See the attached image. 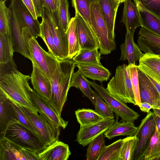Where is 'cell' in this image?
<instances>
[{"mask_svg":"<svg viewBox=\"0 0 160 160\" xmlns=\"http://www.w3.org/2000/svg\"><path fill=\"white\" fill-rule=\"evenodd\" d=\"M29 75L17 69L0 78V92L20 106L35 113L38 112L32 100L33 91L29 85Z\"/></svg>","mask_w":160,"mask_h":160,"instance_id":"6da1fadb","label":"cell"},{"mask_svg":"<svg viewBox=\"0 0 160 160\" xmlns=\"http://www.w3.org/2000/svg\"><path fill=\"white\" fill-rule=\"evenodd\" d=\"M76 66L72 60H60L50 80L52 95L49 102L57 113L61 117L63 107L67 101L71 78Z\"/></svg>","mask_w":160,"mask_h":160,"instance_id":"7a4b0ae2","label":"cell"},{"mask_svg":"<svg viewBox=\"0 0 160 160\" xmlns=\"http://www.w3.org/2000/svg\"><path fill=\"white\" fill-rule=\"evenodd\" d=\"M22 32L29 51V59L35 63L51 79L60 60L40 46L28 27L23 28Z\"/></svg>","mask_w":160,"mask_h":160,"instance_id":"3957f363","label":"cell"},{"mask_svg":"<svg viewBox=\"0 0 160 160\" xmlns=\"http://www.w3.org/2000/svg\"><path fill=\"white\" fill-rule=\"evenodd\" d=\"M3 138L35 153L47 146L38 135L18 121L8 125Z\"/></svg>","mask_w":160,"mask_h":160,"instance_id":"277c9868","label":"cell"},{"mask_svg":"<svg viewBox=\"0 0 160 160\" xmlns=\"http://www.w3.org/2000/svg\"><path fill=\"white\" fill-rule=\"evenodd\" d=\"M106 89L118 99L135 105L128 65L123 64L117 68L115 75L108 83Z\"/></svg>","mask_w":160,"mask_h":160,"instance_id":"5b68a950","label":"cell"},{"mask_svg":"<svg viewBox=\"0 0 160 160\" xmlns=\"http://www.w3.org/2000/svg\"><path fill=\"white\" fill-rule=\"evenodd\" d=\"M91 31L98 44L101 54L110 53L116 48L114 41L110 39L104 18L98 2L91 4Z\"/></svg>","mask_w":160,"mask_h":160,"instance_id":"8992f818","label":"cell"},{"mask_svg":"<svg viewBox=\"0 0 160 160\" xmlns=\"http://www.w3.org/2000/svg\"><path fill=\"white\" fill-rule=\"evenodd\" d=\"M46 20L53 38L58 55V59L68 58V44L66 33L60 25L57 11L52 12L44 7L42 16Z\"/></svg>","mask_w":160,"mask_h":160,"instance_id":"52a82bcc","label":"cell"},{"mask_svg":"<svg viewBox=\"0 0 160 160\" xmlns=\"http://www.w3.org/2000/svg\"><path fill=\"white\" fill-rule=\"evenodd\" d=\"M88 82L90 86L111 107L116 115L121 118L122 121L134 122L138 119L140 116L139 114L128 107L125 103L114 98L102 86L95 82Z\"/></svg>","mask_w":160,"mask_h":160,"instance_id":"ba28073f","label":"cell"},{"mask_svg":"<svg viewBox=\"0 0 160 160\" xmlns=\"http://www.w3.org/2000/svg\"><path fill=\"white\" fill-rule=\"evenodd\" d=\"M156 130L155 114L150 111L142 119L135 134L138 140L133 160H141Z\"/></svg>","mask_w":160,"mask_h":160,"instance_id":"9c48e42d","label":"cell"},{"mask_svg":"<svg viewBox=\"0 0 160 160\" xmlns=\"http://www.w3.org/2000/svg\"><path fill=\"white\" fill-rule=\"evenodd\" d=\"M31 97L40 116L46 120L53 128L60 131V128L64 129L66 127L68 121L58 115L49 100L41 96L34 90L31 92Z\"/></svg>","mask_w":160,"mask_h":160,"instance_id":"30bf717a","label":"cell"},{"mask_svg":"<svg viewBox=\"0 0 160 160\" xmlns=\"http://www.w3.org/2000/svg\"><path fill=\"white\" fill-rule=\"evenodd\" d=\"M21 107L36 128L38 135L47 146L59 140L60 131L55 130L38 113H35L24 107Z\"/></svg>","mask_w":160,"mask_h":160,"instance_id":"8fae6325","label":"cell"},{"mask_svg":"<svg viewBox=\"0 0 160 160\" xmlns=\"http://www.w3.org/2000/svg\"><path fill=\"white\" fill-rule=\"evenodd\" d=\"M8 7L12 12L11 33L14 52L19 53L29 59V51L24 40L22 32L23 28L26 26L17 13L12 1Z\"/></svg>","mask_w":160,"mask_h":160,"instance_id":"7c38bea8","label":"cell"},{"mask_svg":"<svg viewBox=\"0 0 160 160\" xmlns=\"http://www.w3.org/2000/svg\"><path fill=\"white\" fill-rule=\"evenodd\" d=\"M0 160H38L36 153L3 138L0 140Z\"/></svg>","mask_w":160,"mask_h":160,"instance_id":"4fadbf2b","label":"cell"},{"mask_svg":"<svg viewBox=\"0 0 160 160\" xmlns=\"http://www.w3.org/2000/svg\"><path fill=\"white\" fill-rule=\"evenodd\" d=\"M115 122L114 119H105L97 123L80 127L75 141L83 147L87 146L97 137L104 133Z\"/></svg>","mask_w":160,"mask_h":160,"instance_id":"5bb4252c","label":"cell"},{"mask_svg":"<svg viewBox=\"0 0 160 160\" xmlns=\"http://www.w3.org/2000/svg\"><path fill=\"white\" fill-rule=\"evenodd\" d=\"M141 102H146L153 108H160V96L146 75L138 68Z\"/></svg>","mask_w":160,"mask_h":160,"instance_id":"9a60e30c","label":"cell"},{"mask_svg":"<svg viewBox=\"0 0 160 160\" xmlns=\"http://www.w3.org/2000/svg\"><path fill=\"white\" fill-rule=\"evenodd\" d=\"M30 80L34 90L44 98L50 100L52 95V85L50 79L34 62Z\"/></svg>","mask_w":160,"mask_h":160,"instance_id":"2e32d148","label":"cell"},{"mask_svg":"<svg viewBox=\"0 0 160 160\" xmlns=\"http://www.w3.org/2000/svg\"><path fill=\"white\" fill-rule=\"evenodd\" d=\"M36 154L38 160H67L71 152L67 144L58 140Z\"/></svg>","mask_w":160,"mask_h":160,"instance_id":"e0dca14e","label":"cell"},{"mask_svg":"<svg viewBox=\"0 0 160 160\" xmlns=\"http://www.w3.org/2000/svg\"><path fill=\"white\" fill-rule=\"evenodd\" d=\"M18 121L12 101L0 92V140L3 139L8 125Z\"/></svg>","mask_w":160,"mask_h":160,"instance_id":"ac0fdd59","label":"cell"},{"mask_svg":"<svg viewBox=\"0 0 160 160\" xmlns=\"http://www.w3.org/2000/svg\"><path fill=\"white\" fill-rule=\"evenodd\" d=\"M75 17L81 49H99L98 44L92 32L84 19L78 12H75Z\"/></svg>","mask_w":160,"mask_h":160,"instance_id":"d6986e66","label":"cell"},{"mask_svg":"<svg viewBox=\"0 0 160 160\" xmlns=\"http://www.w3.org/2000/svg\"><path fill=\"white\" fill-rule=\"evenodd\" d=\"M138 68L146 75L160 84V57L158 54L145 53L139 60Z\"/></svg>","mask_w":160,"mask_h":160,"instance_id":"ffe728a7","label":"cell"},{"mask_svg":"<svg viewBox=\"0 0 160 160\" xmlns=\"http://www.w3.org/2000/svg\"><path fill=\"white\" fill-rule=\"evenodd\" d=\"M134 32L127 31L124 42L120 46L121 55L119 60H127L128 64H136L144 54L134 42Z\"/></svg>","mask_w":160,"mask_h":160,"instance_id":"44dd1931","label":"cell"},{"mask_svg":"<svg viewBox=\"0 0 160 160\" xmlns=\"http://www.w3.org/2000/svg\"><path fill=\"white\" fill-rule=\"evenodd\" d=\"M107 24L109 37L115 41L114 32L117 12L120 3L116 0H98Z\"/></svg>","mask_w":160,"mask_h":160,"instance_id":"7402d4cb","label":"cell"},{"mask_svg":"<svg viewBox=\"0 0 160 160\" xmlns=\"http://www.w3.org/2000/svg\"><path fill=\"white\" fill-rule=\"evenodd\" d=\"M17 13L24 24L28 27L32 35L35 37L41 36L40 23L34 19L22 0H11Z\"/></svg>","mask_w":160,"mask_h":160,"instance_id":"603a6c76","label":"cell"},{"mask_svg":"<svg viewBox=\"0 0 160 160\" xmlns=\"http://www.w3.org/2000/svg\"><path fill=\"white\" fill-rule=\"evenodd\" d=\"M124 2L121 21L125 24L127 31L135 32L137 28L142 26L138 8L131 0H126Z\"/></svg>","mask_w":160,"mask_h":160,"instance_id":"cb8c5ba5","label":"cell"},{"mask_svg":"<svg viewBox=\"0 0 160 160\" xmlns=\"http://www.w3.org/2000/svg\"><path fill=\"white\" fill-rule=\"evenodd\" d=\"M82 74L86 78L101 82L109 78L111 73L101 64L89 63H75Z\"/></svg>","mask_w":160,"mask_h":160,"instance_id":"d4e9b609","label":"cell"},{"mask_svg":"<svg viewBox=\"0 0 160 160\" xmlns=\"http://www.w3.org/2000/svg\"><path fill=\"white\" fill-rule=\"evenodd\" d=\"M133 0L140 15L141 27L160 37V18L146 9L140 2Z\"/></svg>","mask_w":160,"mask_h":160,"instance_id":"484cf974","label":"cell"},{"mask_svg":"<svg viewBox=\"0 0 160 160\" xmlns=\"http://www.w3.org/2000/svg\"><path fill=\"white\" fill-rule=\"evenodd\" d=\"M138 127L131 121L115 122L104 133V137L110 140L120 136H133L135 134Z\"/></svg>","mask_w":160,"mask_h":160,"instance_id":"4316f807","label":"cell"},{"mask_svg":"<svg viewBox=\"0 0 160 160\" xmlns=\"http://www.w3.org/2000/svg\"><path fill=\"white\" fill-rule=\"evenodd\" d=\"M68 44V58L72 60L81 49L78 38L75 17L71 18L66 32Z\"/></svg>","mask_w":160,"mask_h":160,"instance_id":"83f0119b","label":"cell"},{"mask_svg":"<svg viewBox=\"0 0 160 160\" xmlns=\"http://www.w3.org/2000/svg\"><path fill=\"white\" fill-rule=\"evenodd\" d=\"M88 81L78 69L76 72H74L72 75L70 87L79 88L82 92L83 96L87 97L94 106L95 102L92 96V90Z\"/></svg>","mask_w":160,"mask_h":160,"instance_id":"f1b7e54d","label":"cell"},{"mask_svg":"<svg viewBox=\"0 0 160 160\" xmlns=\"http://www.w3.org/2000/svg\"><path fill=\"white\" fill-rule=\"evenodd\" d=\"M75 113L80 127L91 125L105 119L95 110L91 109H78L75 111Z\"/></svg>","mask_w":160,"mask_h":160,"instance_id":"f546056e","label":"cell"},{"mask_svg":"<svg viewBox=\"0 0 160 160\" xmlns=\"http://www.w3.org/2000/svg\"><path fill=\"white\" fill-rule=\"evenodd\" d=\"M14 51L11 34H0V63H5L13 59Z\"/></svg>","mask_w":160,"mask_h":160,"instance_id":"4dcf8cb0","label":"cell"},{"mask_svg":"<svg viewBox=\"0 0 160 160\" xmlns=\"http://www.w3.org/2000/svg\"><path fill=\"white\" fill-rule=\"evenodd\" d=\"M123 139L118 160H133L138 138L135 135L128 136Z\"/></svg>","mask_w":160,"mask_h":160,"instance_id":"1f68e13d","label":"cell"},{"mask_svg":"<svg viewBox=\"0 0 160 160\" xmlns=\"http://www.w3.org/2000/svg\"><path fill=\"white\" fill-rule=\"evenodd\" d=\"M98 48L93 49H81L72 59L75 63H89L101 64V55Z\"/></svg>","mask_w":160,"mask_h":160,"instance_id":"d6a6232c","label":"cell"},{"mask_svg":"<svg viewBox=\"0 0 160 160\" xmlns=\"http://www.w3.org/2000/svg\"><path fill=\"white\" fill-rule=\"evenodd\" d=\"M159 159H160V135L156 129L141 160Z\"/></svg>","mask_w":160,"mask_h":160,"instance_id":"836d02e7","label":"cell"},{"mask_svg":"<svg viewBox=\"0 0 160 160\" xmlns=\"http://www.w3.org/2000/svg\"><path fill=\"white\" fill-rule=\"evenodd\" d=\"M40 28L41 38L47 45L48 52L58 59V52L55 45L49 26L46 20L43 17H42Z\"/></svg>","mask_w":160,"mask_h":160,"instance_id":"e575fe53","label":"cell"},{"mask_svg":"<svg viewBox=\"0 0 160 160\" xmlns=\"http://www.w3.org/2000/svg\"><path fill=\"white\" fill-rule=\"evenodd\" d=\"M123 140V139H120L109 145L105 146L97 160H118Z\"/></svg>","mask_w":160,"mask_h":160,"instance_id":"d590c367","label":"cell"},{"mask_svg":"<svg viewBox=\"0 0 160 160\" xmlns=\"http://www.w3.org/2000/svg\"><path fill=\"white\" fill-rule=\"evenodd\" d=\"M95 110L105 119H114L115 116L111 107L96 91L92 90Z\"/></svg>","mask_w":160,"mask_h":160,"instance_id":"8d00e7d4","label":"cell"},{"mask_svg":"<svg viewBox=\"0 0 160 160\" xmlns=\"http://www.w3.org/2000/svg\"><path fill=\"white\" fill-rule=\"evenodd\" d=\"M104 133L100 134L89 144L87 149V160H97L103 148L106 146Z\"/></svg>","mask_w":160,"mask_h":160,"instance_id":"74e56055","label":"cell"},{"mask_svg":"<svg viewBox=\"0 0 160 160\" xmlns=\"http://www.w3.org/2000/svg\"><path fill=\"white\" fill-rule=\"evenodd\" d=\"M12 12L8 8L5 1L0 2V34H11V16Z\"/></svg>","mask_w":160,"mask_h":160,"instance_id":"f35d334b","label":"cell"},{"mask_svg":"<svg viewBox=\"0 0 160 160\" xmlns=\"http://www.w3.org/2000/svg\"><path fill=\"white\" fill-rule=\"evenodd\" d=\"M72 2L75 12L80 14L91 30V3L88 0H72Z\"/></svg>","mask_w":160,"mask_h":160,"instance_id":"ab89813d","label":"cell"},{"mask_svg":"<svg viewBox=\"0 0 160 160\" xmlns=\"http://www.w3.org/2000/svg\"><path fill=\"white\" fill-rule=\"evenodd\" d=\"M57 13L59 24L66 33L70 19L68 0H59Z\"/></svg>","mask_w":160,"mask_h":160,"instance_id":"60d3db41","label":"cell"},{"mask_svg":"<svg viewBox=\"0 0 160 160\" xmlns=\"http://www.w3.org/2000/svg\"><path fill=\"white\" fill-rule=\"evenodd\" d=\"M130 77L133 92L135 105L138 106L141 102L139 92V88L137 66L136 64L128 65Z\"/></svg>","mask_w":160,"mask_h":160,"instance_id":"b9f144b4","label":"cell"},{"mask_svg":"<svg viewBox=\"0 0 160 160\" xmlns=\"http://www.w3.org/2000/svg\"><path fill=\"white\" fill-rule=\"evenodd\" d=\"M12 102V104L15 110L18 121L24 126L32 130L38 135L36 128L23 111L21 106L13 101Z\"/></svg>","mask_w":160,"mask_h":160,"instance_id":"7bdbcfd3","label":"cell"},{"mask_svg":"<svg viewBox=\"0 0 160 160\" xmlns=\"http://www.w3.org/2000/svg\"><path fill=\"white\" fill-rule=\"evenodd\" d=\"M138 44L140 49L145 53L149 52L158 54L160 57V48L143 37L141 36L139 37Z\"/></svg>","mask_w":160,"mask_h":160,"instance_id":"ee69618b","label":"cell"},{"mask_svg":"<svg viewBox=\"0 0 160 160\" xmlns=\"http://www.w3.org/2000/svg\"><path fill=\"white\" fill-rule=\"evenodd\" d=\"M149 12L160 18V0H136Z\"/></svg>","mask_w":160,"mask_h":160,"instance_id":"f6af8a7d","label":"cell"},{"mask_svg":"<svg viewBox=\"0 0 160 160\" xmlns=\"http://www.w3.org/2000/svg\"><path fill=\"white\" fill-rule=\"evenodd\" d=\"M138 35L160 48V37L142 27Z\"/></svg>","mask_w":160,"mask_h":160,"instance_id":"bcb514c9","label":"cell"},{"mask_svg":"<svg viewBox=\"0 0 160 160\" xmlns=\"http://www.w3.org/2000/svg\"><path fill=\"white\" fill-rule=\"evenodd\" d=\"M17 70L13 59L5 63H0V78Z\"/></svg>","mask_w":160,"mask_h":160,"instance_id":"7dc6e473","label":"cell"},{"mask_svg":"<svg viewBox=\"0 0 160 160\" xmlns=\"http://www.w3.org/2000/svg\"><path fill=\"white\" fill-rule=\"evenodd\" d=\"M59 0H43L44 7L52 12L57 11Z\"/></svg>","mask_w":160,"mask_h":160,"instance_id":"c3c4849f","label":"cell"},{"mask_svg":"<svg viewBox=\"0 0 160 160\" xmlns=\"http://www.w3.org/2000/svg\"><path fill=\"white\" fill-rule=\"evenodd\" d=\"M38 18L42 16L44 8L43 0H32Z\"/></svg>","mask_w":160,"mask_h":160,"instance_id":"681fc988","label":"cell"},{"mask_svg":"<svg viewBox=\"0 0 160 160\" xmlns=\"http://www.w3.org/2000/svg\"><path fill=\"white\" fill-rule=\"evenodd\" d=\"M22 0L31 14L33 18L35 20H37L38 18L36 14L32 0Z\"/></svg>","mask_w":160,"mask_h":160,"instance_id":"f907efd6","label":"cell"},{"mask_svg":"<svg viewBox=\"0 0 160 160\" xmlns=\"http://www.w3.org/2000/svg\"><path fill=\"white\" fill-rule=\"evenodd\" d=\"M141 111L147 113L151 109L153 108V106L149 103L141 102L138 106Z\"/></svg>","mask_w":160,"mask_h":160,"instance_id":"816d5d0a","label":"cell"},{"mask_svg":"<svg viewBox=\"0 0 160 160\" xmlns=\"http://www.w3.org/2000/svg\"><path fill=\"white\" fill-rule=\"evenodd\" d=\"M146 76L152 84L160 96V84L149 76L147 75Z\"/></svg>","mask_w":160,"mask_h":160,"instance_id":"f5cc1de1","label":"cell"},{"mask_svg":"<svg viewBox=\"0 0 160 160\" xmlns=\"http://www.w3.org/2000/svg\"><path fill=\"white\" fill-rule=\"evenodd\" d=\"M155 120L156 124V129L160 135V118L155 114Z\"/></svg>","mask_w":160,"mask_h":160,"instance_id":"db71d44e","label":"cell"},{"mask_svg":"<svg viewBox=\"0 0 160 160\" xmlns=\"http://www.w3.org/2000/svg\"><path fill=\"white\" fill-rule=\"evenodd\" d=\"M155 114L158 115L160 118V109L158 108H152Z\"/></svg>","mask_w":160,"mask_h":160,"instance_id":"11a10c76","label":"cell"},{"mask_svg":"<svg viewBox=\"0 0 160 160\" xmlns=\"http://www.w3.org/2000/svg\"><path fill=\"white\" fill-rule=\"evenodd\" d=\"M90 3L98 2V0H88Z\"/></svg>","mask_w":160,"mask_h":160,"instance_id":"9f6ffc18","label":"cell"},{"mask_svg":"<svg viewBox=\"0 0 160 160\" xmlns=\"http://www.w3.org/2000/svg\"><path fill=\"white\" fill-rule=\"evenodd\" d=\"M118 2L120 3H122V2H124L126 0H116Z\"/></svg>","mask_w":160,"mask_h":160,"instance_id":"6f0895ef","label":"cell"},{"mask_svg":"<svg viewBox=\"0 0 160 160\" xmlns=\"http://www.w3.org/2000/svg\"><path fill=\"white\" fill-rule=\"evenodd\" d=\"M7 0H0V2H1V1H7Z\"/></svg>","mask_w":160,"mask_h":160,"instance_id":"680465c9","label":"cell"},{"mask_svg":"<svg viewBox=\"0 0 160 160\" xmlns=\"http://www.w3.org/2000/svg\"><path fill=\"white\" fill-rule=\"evenodd\" d=\"M159 109H160V108Z\"/></svg>","mask_w":160,"mask_h":160,"instance_id":"91938a15","label":"cell"},{"mask_svg":"<svg viewBox=\"0 0 160 160\" xmlns=\"http://www.w3.org/2000/svg\"></svg>","mask_w":160,"mask_h":160,"instance_id":"94428289","label":"cell"}]
</instances>
